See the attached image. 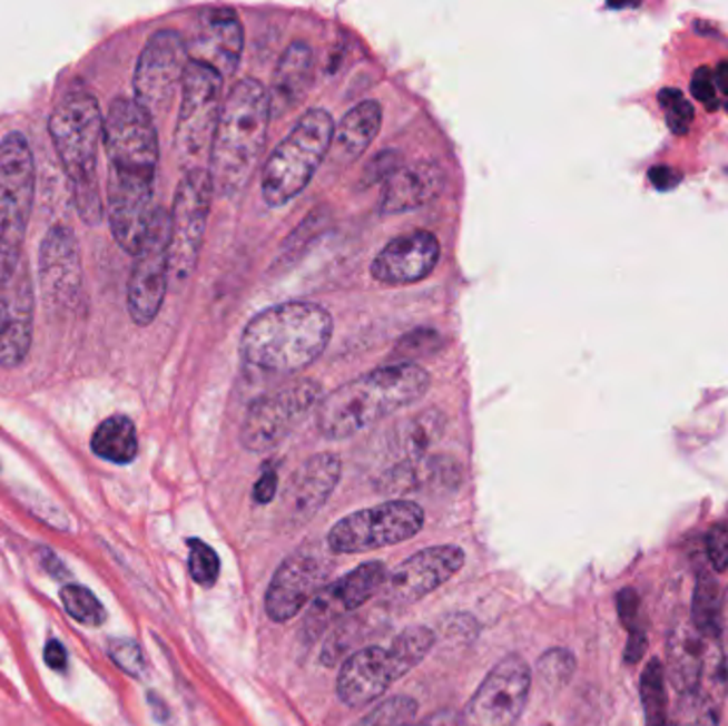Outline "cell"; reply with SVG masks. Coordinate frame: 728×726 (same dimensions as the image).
<instances>
[{
	"instance_id": "51",
	"label": "cell",
	"mask_w": 728,
	"mask_h": 726,
	"mask_svg": "<svg viewBox=\"0 0 728 726\" xmlns=\"http://www.w3.org/2000/svg\"><path fill=\"white\" fill-rule=\"evenodd\" d=\"M39 552H41V562L48 569V573H51V578L62 580L67 576V569L62 567V562L58 560V557L51 550H39Z\"/></svg>"
},
{
	"instance_id": "10",
	"label": "cell",
	"mask_w": 728,
	"mask_h": 726,
	"mask_svg": "<svg viewBox=\"0 0 728 726\" xmlns=\"http://www.w3.org/2000/svg\"><path fill=\"white\" fill-rule=\"evenodd\" d=\"M424 509L407 499H392L354 511L328 531L326 546L333 555H358L396 546L422 531Z\"/></svg>"
},
{
	"instance_id": "38",
	"label": "cell",
	"mask_w": 728,
	"mask_h": 726,
	"mask_svg": "<svg viewBox=\"0 0 728 726\" xmlns=\"http://www.w3.org/2000/svg\"><path fill=\"white\" fill-rule=\"evenodd\" d=\"M658 102H660V107L665 109V116H667L669 128H671L676 135H686L688 128H690V124H692V118H695V109H692V105L686 100V97L681 95L680 90H676V88H665V90H660Z\"/></svg>"
},
{
	"instance_id": "48",
	"label": "cell",
	"mask_w": 728,
	"mask_h": 726,
	"mask_svg": "<svg viewBox=\"0 0 728 726\" xmlns=\"http://www.w3.org/2000/svg\"><path fill=\"white\" fill-rule=\"evenodd\" d=\"M650 182L658 190H671L680 182V175L669 167H655L650 170Z\"/></svg>"
},
{
	"instance_id": "49",
	"label": "cell",
	"mask_w": 728,
	"mask_h": 726,
	"mask_svg": "<svg viewBox=\"0 0 728 726\" xmlns=\"http://www.w3.org/2000/svg\"><path fill=\"white\" fill-rule=\"evenodd\" d=\"M646 648H648V639H646L643 630H631V639H629V646H627V660L629 663H639L641 656L646 654Z\"/></svg>"
},
{
	"instance_id": "33",
	"label": "cell",
	"mask_w": 728,
	"mask_h": 726,
	"mask_svg": "<svg viewBox=\"0 0 728 726\" xmlns=\"http://www.w3.org/2000/svg\"><path fill=\"white\" fill-rule=\"evenodd\" d=\"M578 669V660L571 650L567 648H552L548 653L541 654L537 660V678L548 688V690H560L564 688Z\"/></svg>"
},
{
	"instance_id": "43",
	"label": "cell",
	"mask_w": 728,
	"mask_h": 726,
	"mask_svg": "<svg viewBox=\"0 0 728 726\" xmlns=\"http://www.w3.org/2000/svg\"><path fill=\"white\" fill-rule=\"evenodd\" d=\"M690 90H692V95L699 102H704L707 109H714L718 105L716 86H714V71L709 67H701V69L695 71L692 81H690Z\"/></svg>"
},
{
	"instance_id": "28",
	"label": "cell",
	"mask_w": 728,
	"mask_h": 726,
	"mask_svg": "<svg viewBox=\"0 0 728 726\" xmlns=\"http://www.w3.org/2000/svg\"><path fill=\"white\" fill-rule=\"evenodd\" d=\"M382 105L377 100H364L352 107L343 120L335 126L333 135V163L337 167H347L356 163L364 151L375 141L382 128Z\"/></svg>"
},
{
	"instance_id": "30",
	"label": "cell",
	"mask_w": 728,
	"mask_h": 726,
	"mask_svg": "<svg viewBox=\"0 0 728 726\" xmlns=\"http://www.w3.org/2000/svg\"><path fill=\"white\" fill-rule=\"evenodd\" d=\"M92 452L107 462L128 464L137 459L139 439L135 422L126 415H111L102 420L92 435Z\"/></svg>"
},
{
	"instance_id": "16",
	"label": "cell",
	"mask_w": 728,
	"mask_h": 726,
	"mask_svg": "<svg viewBox=\"0 0 728 726\" xmlns=\"http://www.w3.org/2000/svg\"><path fill=\"white\" fill-rule=\"evenodd\" d=\"M328 552L317 543L305 546L277 567L265 597V609L273 622H288L316 599L335 567Z\"/></svg>"
},
{
	"instance_id": "32",
	"label": "cell",
	"mask_w": 728,
	"mask_h": 726,
	"mask_svg": "<svg viewBox=\"0 0 728 726\" xmlns=\"http://www.w3.org/2000/svg\"><path fill=\"white\" fill-rule=\"evenodd\" d=\"M641 703L646 726H669L665 669L660 658H650L641 674Z\"/></svg>"
},
{
	"instance_id": "11",
	"label": "cell",
	"mask_w": 728,
	"mask_h": 726,
	"mask_svg": "<svg viewBox=\"0 0 728 726\" xmlns=\"http://www.w3.org/2000/svg\"><path fill=\"white\" fill-rule=\"evenodd\" d=\"M322 401L324 387L307 377L258 396L243 418L239 433L243 448L254 454L270 452L317 410Z\"/></svg>"
},
{
	"instance_id": "3",
	"label": "cell",
	"mask_w": 728,
	"mask_h": 726,
	"mask_svg": "<svg viewBox=\"0 0 728 726\" xmlns=\"http://www.w3.org/2000/svg\"><path fill=\"white\" fill-rule=\"evenodd\" d=\"M270 97L258 79H239L224 100L209 151L214 190L233 198L252 182L267 146Z\"/></svg>"
},
{
	"instance_id": "4",
	"label": "cell",
	"mask_w": 728,
	"mask_h": 726,
	"mask_svg": "<svg viewBox=\"0 0 728 726\" xmlns=\"http://www.w3.org/2000/svg\"><path fill=\"white\" fill-rule=\"evenodd\" d=\"M431 386L426 369L415 363L380 366L324 396L317 429L326 439H347L420 401Z\"/></svg>"
},
{
	"instance_id": "50",
	"label": "cell",
	"mask_w": 728,
	"mask_h": 726,
	"mask_svg": "<svg viewBox=\"0 0 728 726\" xmlns=\"http://www.w3.org/2000/svg\"><path fill=\"white\" fill-rule=\"evenodd\" d=\"M718 646H720L725 669L728 671V588L727 592L722 595V620H720V644Z\"/></svg>"
},
{
	"instance_id": "35",
	"label": "cell",
	"mask_w": 728,
	"mask_h": 726,
	"mask_svg": "<svg viewBox=\"0 0 728 726\" xmlns=\"http://www.w3.org/2000/svg\"><path fill=\"white\" fill-rule=\"evenodd\" d=\"M417 714V702L407 695H396L375 705L354 726H410Z\"/></svg>"
},
{
	"instance_id": "21",
	"label": "cell",
	"mask_w": 728,
	"mask_h": 726,
	"mask_svg": "<svg viewBox=\"0 0 728 726\" xmlns=\"http://www.w3.org/2000/svg\"><path fill=\"white\" fill-rule=\"evenodd\" d=\"M190 60L200 62L224 79L235 73L242 60L243 24L233 7H207L198 13L193 37L186 41Z\"/></svg>"
},
{
	"instance_id": "44",
	"label": "cell",
	"mask_w": 728,
	"mask_h": 726,
	"mask_svg": "<svg viewBox=\"0 0 728 726\" xmlns=\"http://www.w3.org/2000/svg\"><path fill=\"white\" fill-rule=\"evenodd\" d=\"M277 490H279L277 471H275V467H273V464H267V467H265V471L260 473L258 482H256V485H254V501H256V503H260V506H267V503H270V501L275 499Z\"/></svg>"
},
{
	"instance_id": "13",
	"label": "cell",
	"mask_w": 728,
	"mask_h": 726,
	"mask_svg": "<svg viewBox=\"0 0 728 726\" xmlns=\"http://www.w3.org/2000/svg\"><path fill=\"white\" fill-rule=\"evenodd\" d=\"M169 237V212L156 207L128 277V314L137 326H149L163 310L170 282Z\"/></svg>"
},
{
	"instance_id": "53",
	"label": "cell",
	"mask_w": 728,
	"mask_h": 726,
	"mask_svg": "<svg viewBox=\"0 0 728 726\" xmlns=\"http://www.w3.org/2000/svg\"><path fill=\"white\" fill-rule=\"evenodd\" d=\"M149 703L154 705V714H156V718H158V720H167V718H169V712L165 709L167 705H165L163 702H158V697L149 695Z\"/></svg>"
},
{
	"instance_id": "18",
	"label": "cell",
	"mask_w": 728,
	"mask_h": 726,
	"mask_svg": "<svg viewBox=\"0 0 728 726\" xmlns=\"http://www.w3.org/2000/svg\"><path fill=\"white\" fill-rule=\"evenodd\" d=\"M386 578V565L382 560H368L354 571L341 576L340 580L326 583L307 606V614L303 618L305 641H316L333 622H340L358 607L368 604L375 595H380Z\"/></svg>"
},
{
	"instance_id": "52",
	"label": "cell",
	"mask_w": 728,
	"mask_h": 726,
	"mask_svg": "<svg viewBox=\"0 0 728 726\" xmlns=\"http://www.w3.org/2000/svg\"><path fill=\"white\" fill-rule=\"evenodd\" d=\"M714 84L720 92L728 95V62H720L716 69H714Z\"/></svg>"
},
{
	"instance_id": "37",
	"label": "cell",
	"mask_w": 728,
	"mask_h": 726,
	"mask_svg": "<svg viewBox=\"0 0 728 726\" xmlns=\"http://www.w3.org/2000/svg\"><path fill=\"white\" fill-rule=\"evenodd\" d=\"M676 720L671 726H718L716 705L701 693L680 697Z\"/></svg>"
},
{
	"instance_id": "2",
	"label": "cell",
	"mask_w": 728,
	"mask_h": 726,
	"mask_svg": "<svg viewBox=\"0 0 728 726\" xmlns=\"http://www.w3.org/2000/svg\"><path fill=\"white\" fill-rule=\"evenodd\" d=\"M333 337V315L309 301H288L254 315L243 331L239 356L249 369L292 375L324 354Z\"/></svg>"
},
{
	"instance_id": "36",
	"label": "cell",
	"mask_w": 728,
	"mask_h": 726,
	"mask_svg": "<svg viewBox=\"0 0 728 726\" xmlns=\"http://www.w3.org/2000/svg\"><path fill=\"white\" fill-rule=\"evenodd\" d=\"M190 548V557H188V569L193 580L203 586V588H211L219 578V557L218 552L207 546L200 539H190L188 541Z\"/></svg>"
},
{
	"instance_id": "15",
	"label": "cell",
	"mask_w": 728,
	"mask_h": 726,
	"mask_svg": "<svg viewBox=\"0 0 728 726\" xmlns=\"http://www.w3.org/2000/svg\"><path fill=\"white\" fill-rule=\"evenodd\" d=\"M533 671L529 663L510 654L492 667L466 709L462 712V726H513L524 714L531 697Z\"/></svg>"
},
{
	"instance_id": "29",
	"label": "cell",
	"mask_w": 728,
	"mask_h": 726,
	"mask_svg": "<svg viewBox=\"0 0 728 726\" xmlns=\"http://www.w3.org/2000/svg\"><path fill=\"white\" fill-rule=\"evenodd\" d=\"M447 418L439 410H422L399 420L386 435V450L396 462L426 457L445 433Z\"/></svg>"
},
{
	"instance_id": "47",
	"label": "cell",
	"mask_w": 728,
	"mask_h": 726,
	"mask_svg": "<svg viewBox=\"0 0 728 726\" xmlns=\"http://www.w3.org/2000/svg\"><path fill=\"white\" fill-rule=\"evenodd\" d=\"M46 663L53 671L67 669V653L58 639H49L48 646H46Z\"/></svg>"
},
{
	"instance_id": "6",
	"label": "cell",
	"mask_w": 728,
	"mask_h": 726,
	"mask_svg": "<svg viewBox=\"0 0 728 726\" xmlns=\"http://www.w3.org/2000/svg\"><path fill=\"white\" fill-rule=\"evenodd\" d=\"M335 121L326 109H309L268 156L260 193L268 207H284L307 188L319 165L328 156Z\"/></svg>"
},
{
	"instance_id": "42",
	"label": "cell",
	"mask_w": 728,
	"mask_h": 726,
	"mask_svg": "<svg viewBox=\"0 0 728 726\" xmlns=\"http://www.w3.org/2000/svg\"><path fill=\"white\" fill-rule=\"evenodd\" d=\"M705 552L711 569L725 573L728 569V524H716L705 537Z\"/></svg>"
},
{
	"instance_id": "20",
	"label": "cell",
	"mask_w": 728,
	"mask_h": 726,
	"mask_svg": "<svg viewBox=\"0 0 728 726\" xmlns=\"http://www.w3.org/2000/svg\"><path fill=\"white\" fill-rule=\"evenodd\" d=\"M35 335V291L28 258L0 279V366L16 369L28 359Z\"/></svg>"
},
{
	"instance_id": "8",
	"label": "cell",
	"mask_w": 728,
	"mask_h": 726,
	"mask_svg": "<svg viewBox=\"0 0 728 726\" xmlns=\"http://www.w3.org/2000/svg\"><path fill=\"white\" fill-rule=\"evenodd\" d=\"M35 186L37 170L28 139L22 133L4 135L0 141V279L9 277L26 256Z\"/></svg>"
},
{
	"instance_id": "39",
	"label": "cell",
	"mask_w": 728,
	"mask_h": 726,
	"mask_svg": "<svg viewBox=\"0 0 728 726\" xmlns=\"http://www.w3.org/2000/svg\"><path fill=\"white\" fill-rule=\"evenodd\" d=\"M109 656L111 660L120 667L121 671H126L128 676L139 678L146 669V658L139 648L137 641L132 639H114L109 644Z\"/></svg>"
},
{
	"instance_id": "41",
	"label": "cell",
	"mask_w": 728,
	"mask_h": 726,
	"mask_svg": "<svg viewBox=\"0 0 728 726\" xmlns=\"http://www.w3.org/2000/svg\"><path fill=\"white\" fill-rule=\"evenodd\" d=\"M443 345V340L439 337L435 331H413L407 337L399 341L396 352L401 356H405L403 363H412L410 359H417L422 354H431L437 352L439 347Z\"/></svg>"
},
{
	"instance_id": "14",
	"label": "cell",
	"mask_w": 728,
	"mask_h": 726,
	"mask_svg": "<svg viewBox=\"0 0 728 726\" xmlns=\"http://www.w3.org/2000/svg\"><path fill=\"white\" fill-rule=\"evenodd\" d=\"M190 62L188 43L177 30H158L147 39L132 77L135 100L151 118L165 116Z\"/></svg>"
},
{
	"instance_id": "31",
	"label": "cell",
	"mask_w": 728,
	"mask_h": 726,
	"mask_svg": "<svg viewBox=\"0 0 728 726\" xmlns=\"http://www.w3.org/2000/svg\"><path fill=\"white\" fill-rule=\"evenodd\" d=\"M720 620H722V595L718 580L711 571H699L695 595H692V611L690 622L701 632L707 644H720Z\"/></svg>"
},
{
	"instance_id": "45",
	"label": "cell",
	"mask_w": 728,
	"mask_h": 726,
	"mask_svg": "<svg viewBox=\"0 0 728 726\" xmlns=\"http://www.w3.org/2000/svg\"><path fill=\"white\" fill-rule=\"evenodd\" d=\"M637 611H639V597L632 588H622L618 595V614L622 625L629 630H634L637 627Z\"/></svg>"
},
{
	"instance_id": "9",
	"label": "cell",
	"mask_w": 728,
	"mask_h": 726,
	"mask_svg": "<svg viewBox=\"0 0 728 726\" xmlns=\"http://www.w3.org/2000/svg\"><path fill=\"white\" fill-rule=\"evenodd\" d=\"M224 77L190 60L181 81V102L175 126V156L181 169H203V158L211 151L222 116Z\"/></svg>"
},
{
	"instance_id": "22",
	"label": "cell",
	"mask_w": 728,
	"mask_h": 726,
	"mask_svg": "<svg viewBox=\"0 0 728 726\" xmlns=\"http://www.w3.org/2000/svg\"><path fill=\"white\" fill-rule=\"evenodd\" d=\"M441 245L429 230L394 237L371 263V275L384 286H410L426 279L439 265Z\"/></svg>"
},
{
	"instance_id": "7",
	"label": "cell",
	"mask_w": 728,
	"mask_h": 726,
	"mask_svg": "<svg viewBox=\"0 0 728 726\" xmlns=\"http://www.w3.org/2000/svg\"><path fill=\"white\" fill-rule=\"evenodd\" d=\"M435 644L429 627H407L388 646H368L347 656L337 678V697L347 707H366L394 681L417 667Z\"/></svg>"
},
{
	"instance_id": "26",
	"label": "cell",
	"mask_w": 728,
	"mask_h": 726,
	"mask_svg": "<svg viewBox=\"0 0 728 726\" xmlns=\"http://www.w3.org/2000/svg\"><path fill=\"white\" fill-rule=\"evenodd\" d=\"M707 641L701 632L695 629L690 618H683L673 625L667 637V678L671 681L678 697H688L699 693L704 681L705 658H707Z\"/></svg>"
},
{
	"instance_id": "23",
	"label": "cell",
	"mask_w": 728,
	"mask_h": 726,
	"mask_svg": "<svg viewBox=\"0 0 728 726\" xmlns=\"http://www.w3.org/2000/svg\"><path fill=\"white\" fill-rule=\"evenodd\" d=\"M341 460L337 454L322 452L305 460L284 490L282 508L292 524H305L331 499L340 484Z\"/></svg>"
},
{
	"instance_id": "24",
	"label": "cell",
	"mask_w": 728,
	"mask_h": 726,
	"mask_svg": "<svg viewBox=\"0 0 728 726\" xmlns=\"http://www.w3.org/2000/svg\"><path fill=\"white\" fill-rule=\"evenodd\" d=\"M462 484V467L450 457H420L401 460L386 469L375 488L382 494L405 497L413 492H435V490H456Z\"/></svg>"
},
{
	"instance_id": "19",
	"label": "cell",
	"mask_w": 728,
	"mask_h": 726,
	"mask_svg": "<svg viewBox=\"0 0 728 726\" xmlns=\"http://www.w3.org/2000/svg\"><path fill=\"white\" fill-rule=\"evenodd\" d=\"M464 550L459 546H433L405 558L384 581L380 595L390 606H410L435 592L464 565Z\"/></svg>"
},
{
	"instance_id": "27",
	"label": "cell",
	"mask_w": 728,
	"mask_h": 726,
	"mask_svg": "<svg viewBox=\"0 0 728 726\" xmlns=\"http://www.w3.org/2000/svg\"><path fill=\"white\" fill-rule=\"evenodd\" d=\"M314 84V49L305 41H294L282 53L270 81V116L282 118L291 114L307 97Z\"/></svg>"
},
{
	"instance_id": "40",
	"label": "cell",
	"mask_w": 728,
	"mask_h": 726,
	"mask_svg": "<svg viewBox=\"0 0 728 726\" xmlns=\"http://www.w3.org/2000/svg\"><path fill=\"white\" fill-rule=\"evenodd\" d=\"M403 167L401 163V154L394 151V149H384L380 151L368 165L363 173V179L361 184L371 188V186H377V184H386L390 177L396 173V170Z\"/></svg>"
},
{
	"instance_id": "54",
	"label": "cell",
	"mask_w": 728,
	"mask_h": 726,
	"mask_svg": "<svg viewBox=\"0 0 728 726\" xmlns=\"http://www.w3.org/2000/svg\"><path fill=\"white\" fill-rule=\"evenodd\" d=\"M543 726H552V725H543Z\"/></svg>"
},
{
	"instance_id": "12",
	"label": "cell",
	"mask_w": 728,
	"mask_h": 726,
	"mask_svg": "<svg viewBox=\"0 0 728 726\" xmlns=\"http://www.w3.org/2000/svg\"><path fill=\"white\" fill-rule=\"evenodd\" d=\"M214 193L207 169L188 170L177 186L169 214L170 282L175 284L188 282L196 271Z\"/></svg>"
},
{
	"instance_id": "25",
	"label": "cell",
	"mask_w": 728,
	"mask_h": 726,
	"mask_svg": "<svg viewBox=\"0 0 728 726\" xmlns=\"http://www.w3.org/2000/svg\"><path fill=\"white\" fill-rule=\"evenodd\" d=\"M445 186V173L437 163L417 160L413 165H403L388 182L380 200L384 216L407 214L435 200Z\"/></svg>"
},
{
	"instance_id": "34",
	"label": "cell",
	"mask_w": 728,
	"mask_h": 726,
	"mask_svg": "<svg viewBox=\"0 0 728 726\" xmlns=\"http://www.w3.org/2000/svg\"><path fill=\"white\" fill-rule=\"evenodd\" d=\"M60 599H62V606L67 609V614L81 625L98 627L107 618L105 607L100 606L97 597L83 586H77V583L65 586L60 590Z\"/></svg>"
},
{
	"instance_id": "1",
	"label": "cell",
	"mask_w": 728,
	"mask_h": 726,
	"mask_svg": "<svg viewBox=\"0 0 728 726\" xmlns=\"http://www.w3.org/2000/svg\"><path fill=\"white\" fill-rule=\"evenodd\" d=\"M102 146L109 163V228L121 249L135 256L156 212L154 184L160 160L156 121L135 98H116L105 116Z\"/></svg>"
},
{
	"instance_id": "46",
	"label": "cell",
	"mask_w": 728,
	"mask_h": 726,
	"mask_svg": "<svg viewBox=\"0 0 728 726\" xmlns=\"http://www.w3.org/2000/svg\"><path fill=\"white\" fill-rule=\"evenodd\" d=\"M410 726H462V714L456 709H441L437 714H431L424 720Z\"/></svg>"
},
{
	"instance_id": "17",
	"label": "cell",
	"mask_w": 728,
	"mask_h": 726,
	"mask_svg": "<svg viewBox=\"0 0 728 726\" xmlns=\"http://www.w3.org/2000/svg\"><path fill=\"white\" fill-rule=\"evenodd\" d=\"M39 288L48 312H73L81 301L83 267L73 228L51 226L39 245Z\"/></svg>"
},
{
	"instance_id": "5",
	"label": "cell",
	"mask_w": 728,
	"mask_h": 726,
	"mask_svg": "<svg viewBox=\"0 0 728 726\" xmlns=\"http://www.w3.org/2000/svg\"><path fill=\"white\" fill-rule=\"evenodd\" d=\"M48 130L56 156L73 186L79 218L88 226H97L105 214L97 175L105 118L97 97L88 88H71L53 105Z\"/></svg>"
}]
</instances>
